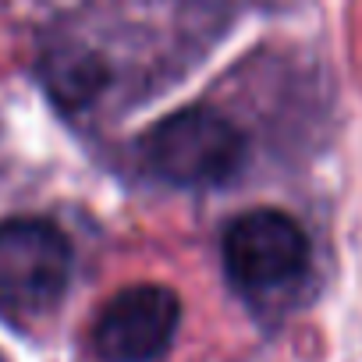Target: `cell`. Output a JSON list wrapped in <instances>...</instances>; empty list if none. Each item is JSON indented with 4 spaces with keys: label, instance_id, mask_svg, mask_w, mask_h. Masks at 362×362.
<instances>
[{
    "label": "cell",
    "instance_id": "3",
    "mask_svg": "<svg viewBox=\"0 0 362 362\" xmlns=\"http://www.w3.org/2000/svg\"><path fill=\"white\" fill-rule=\"evenodd\" d=\"M309 267V238L302 224L281 210H249L224 231V270L252 295L298 281Z\"/></svg>",
    "mask_w": 362,
    "mask_h": 362
},
{
    "label": "cell",
    "instance_id": "5",
    "mask_svg": "<svg viewBox=\"0 0 362 362\" xmlns=\"http://www.w3.org/2000/svg\"><path fill=\"white\" fill-rule=\"evenodd\" d=\"M47 82L50 89L68 100V103H82L89 100V93H96L100 86V71H96V61L89 57H78V54H54L50 61V71H47Z\"/></svg>",
    "mask_w": 362,
    "mask_h": 362
},
{
    "label": "cell",
    "instance_id": "2",
    "mask_svg": "<svg viewBox=\"0 0 362 362\" xmlns=\"http://www.w3.org/2000/svg\"><path fill=\"white\" fill-rule=\"evenodd\" d=\"M146 163L177 189H214L231 181L245 160V135L210 107L163 117L142 142Z\"/></svg>",
    "mask_w": 362,
    "mask_h": 362
},
{
    "label": "cell",
    "instance_id": "4",
    "mask_svg": "<svg viewBox=\"0 0 362 362\" xmlns=\"http://www.w3.org/2000/svg\"><path fill=\"white\" fill-rule=\"evenodd\" d=\"M181 323V298L167 284L121 288L93 323V348L103 362H156Z\"/></svg>",
    "mask_w": 362,
    "mask_h": 362
},
{
    "label": "cell",
    "instance_id": "1",
    "mask_svg": "<svg viewBox=\"0 0 362 362\" xmlns=\"http://www.w3.org/2000/svg\"><path fill=\"white\" fill-rule=\"evenodd\" d=\"M75 270L68 235L43 217L0 221V316L25 327L50 316Z\"/></svg>",
    "mask_w": 362,
    "mask_h": 362
}]
</instances>
